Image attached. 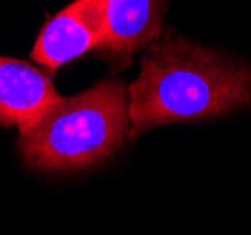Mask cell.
<instances>
[{"label": "cell", "mask_w": 251, "mask_h": 235, "mask_svg": "<svg viewBox=\"0 0 251 235\" xmlns=\"http://www.w3.org/2000/svg\"><path fill=\"white\" fill-rule=\"evenodd\" d=\"M167 0H103L105 38L98 49L115 70L131 62L133 55L161 34Z\"/></svg>", "instance_id": "277c9868"}, {"label": "cell", "mask_w": 251, "mask_h": 235, "mask_svg": "<svg viewBox=\"0 0 251 235\" xmlns=\"http://www.w3.org/2000/svg\"><path fill=\"white\" fill-rule=\"evenodd\" d=\"M60 100L51 77L23 60L0 57V124L26 132Z\"/></svg>", "instance_id": "5b68a950"}, {"label": "cell", "mask_w": 251, "mask_h": 235, "mask_svg": "<svg viewBox=\"0 0 251 235\" xmlns=\"http://www.w3.org/2000/svg\"><path fill=\"white\" fill-rule=\"evenodd\" d=\"M127 88L107 79L83 94L60 98L45 117L21 134L25 162L42 171L86 170L111 158L129 132Z\"/></svg>", "instance_id": "7a4b0ae2"}, {"label": "cell", "mask_w": 251, "mask_h": 235, "mask_svg": "<svg viewBox=\"0 0 251 235\" xmlns=\"http://www.w3.org/2000/svg\"><path fill=\"white\" fill-rule=\"evenodd\" d=\"M127 100V136L135 139L156 126L251 106V68L167 34L145 55Z\"/></svg>", "instance_id": "6da1fadb"}, {"label": "cell", "mask_w": 251, "mask_h": 235, "mask_svg": "<svg viewBox=\"0 0 251 235\" xmlns=\"http://www.w3.org/2000/svg\"><path fill=\"white\" fill-rule=\"evenodd\" d=\"M103 38V0H75L42 29L32 49V60L47 70H58L92 49H100Z\"/></svg>", "instance_id": "3957f363"}]
</instances>
